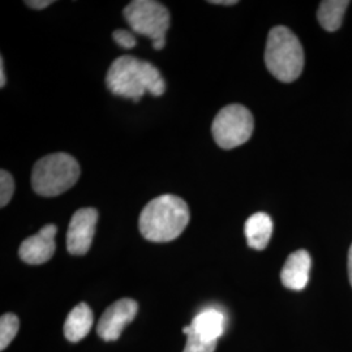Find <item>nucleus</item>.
I'll return each mask as SVG.
<instances>
[{
    "label": "nucleus",
    "instance_id": "nucleus-20",
    "mask_svg": "<svg viewBox=\"0 0 352 352\" xmlns=\"http://www.w3.org/2000/svg\"><path fill=\"white\" fill-rule=\"evenodd\" d=\"M4 71H6V67H4V59L1 58L0 59V87L1 88H4V85H6V74H4Z\"/></svg>",
    "mask_w": 352,
    "mask_h": 352
},
{
    "label": "nucleus",
    "instance_id": "nucleus-6",
    "mask_svg": "<svg viewBox=\"0 0 352 352\" xmlns=\"http://www.w3.org/2000/svg\"><path fill=\"white\" fill-rule=\"evenodd\" d=\"M254 120L251 111L241 104H228L214 118L212 135L222 149H234L251 139Z\"/></svg>",
    "mask_w": 352,
    "mask_h": 352
},
{
    "label": "nucleus",
    "instance_id": "nucleus-14",
    "mask_svg": "<svg viewBox=\"0 0 352 352\" xmlns=\"http://www.w3.org/2000/svg\"><path fill=\"white\" fill-rule=\"evenodd\" d=\"M350 6L347 0H324L320 3L317 11V20L327 32L340 29L343 16Z\"/></svg>",
    "mask_w": 352,
    "mask_h": 352
},
{
    "label": "nucleus",
    "instance_id": "nucleus-5",
    "mask_svg": "<svg viewBox=\"0 0 352 352\" xmlns=\"http://www.w3.org/2000/svg\"><path fill=\"white\" fill-rule=\"evenodd\" d=\"M123 13L135 33L151 38L155 50L164 49L166 33L171 23L170 12L164 4L155 0H133Z\"/></svg>",
    "mask_w": 352,
    "mask_h": 352
},
{
    "label": "nucleus",
    "instance_id": "nucleus-17",
    "mask_svg": "<svg viewBox=\"0 0 352 352\" xmlns=\"http://www.w3.org/2000/svg\"><path fill=\"white\" fill-rule=\"evenodd\" d=\"M13 193H14V180L12 175L8 171L1 170L0 171V206L1 208L10 204L12 200Z\"/></svg>",
    "mask_w": 352,
    "mask_h": 352
},
{
    "label": "nucleus",
    "instance_id": "nucleus-9",
    "mask_svg": "<svg viewBox=\"0 0 352 352\" xmlns=\"http://www.w3.org/2000/svg\"><path fill=\"white\" fill-rule=\"evenodd\" d=\"M56 232L58 228L55 225H46L41 228L38 234L24 240L19 248L21 260L29 265L47 263L56 250Z\"/></svg>",
    "mask_w": 352,
    "mask_h": 352
},
{
    "label": "nucleus",
    "instance_id": "nucleus-11",
    "mask_svg": "<svg viewBox=\"0 0 352 352\" xmlns=\"http://www.w3.org/2000/svg\"><path fill=\"white\" fill-rule=\"evenodd\" d=\"M225 315L214 308H208L196 316L189 325L193 334L205 342H217L225 333Z\"/></svg>",
    "mask_w": 352,
    "mask_h": 352
},
{
    "label": "nucleus",
    "instance_id": "nucleus-12",
    "mask_svg": "<svg viewBox=\"0 0 352 352\" xmlns=\"http://www.w3.org/2000/svg\"><path fill=\"white\" fill-rule=\"evenodd\" d=\"M94 316L88 304L80 302L67 316L64 324V336L71 342L84 340L91 330Z\"/></svg>",
    "mask_w": 352,
    "mask_h": 352
},
{
    "label": "nucleus",
    "instance_id": "nucleus-13",
    "mask_svg": "<svg viewBox=\"0 0 352 352\" xmlns=\"http://www.w3.org/2000/svg\"><path fill=\"white\" fill-rule=\"evenodd\" d=\"M244 232L248 245L253 250L263 251L272 238L273 221L266 213L252 214L245 222Z\"/></svg>",
    "mask_w": 352,
    "mask_h": 352
},
{
    "label": "nucleus",
    "instance_id": "nucleus-18",
    "mask_svg": "<svg viewBox=\"0 0 352 352\" xmlns=\"http://www.w3.org/2000/svg\"><path fill=\"white\" fill-rule=\"evenodd\" d=\"M113 39H115V42L120 46V47H123V49H133L135 46H136V37L131 33V32H128V30H124V29H118V30H115L113 34Z\"/></svg>",
    "mask_w": 352,
    "mask_h": 352
},
{
    "label": "nucleus",
    "instance_id": "nucleus-10",
    "mask_svg": "<svg viewBox=\"0 0 352 352\" xmlns=\"http://www.w3.org/2000/svg\"><path fill=\"white\" fill-rule=\"evenodd\" d=\"M311 254L305 250L291 253L280 272V280L286 289L300 291L309 282Z\"/></svg>",
    "mask_w": 352,
    "mask_h": 352
},
{
    "label": "nucleus",
    "instance_id": "nucleus-22",
    "mask_svg": "<svg viewBox=\"0 0 352 352\" xmlns=\"http://www.w3.org/2000/svg\"><path fill=\"white\" fill-rule=\"evenodd\" d=\"M349 278H350V283L352 286V244L349 251Z\"/></svg>",
    "mask_w": 352,
    "mask_h": 352
},
{
    "label": "nucleus",
    "instance_id": "nucleus-8",
    "mask_svg": "<svg viewBox=\"0 0 352 352\" xmlns=\"http://www.w3.org/2000/svg\"><path fill=\"white\" fill-rule=\"evenodd\" d=\"M139 311V304L133 299H120L111 304L104 314L97 327V334L106 342L116 340L124 327L131 324Z\"/></svg>",
    "mask_w": 352,
    "mask_h": 352
},
{
    "label": "nucleus",
    "instance_id": "nucleus-7",
    "mask_svg": "<svg viewBox=\"0 0 352 352\" xmlns=\"http://www.w3.org/2000/svg\"><path fill=\"white\" fill-rule=\"evenodd\" d=\"M98 221V212L93 208L78 209L71 218L67 231V250L74 256H84L91 247Z\"/></svg>",
    "mask_w": 352,
    "mask_h": 352
},
{
    "label": "nucleus",
    "instance_id": "nucleus-16",
    "mask_svg": "<svg viewBox=\"0 0 352 352\" xmlns=\"http://www.w3.org/2000/svg\"><path fill=\"white\" fill-rule=\"evenodd\" d=\"M183 333L187 336V343L183 352H214L217 342H205L190 331L189 327L183 329Z\"/></svg>",
    "mask_w": 352,
    "mask_h": 352
},
{
    "label": "nucleus",
    "instance_id": "nucleus-2",
    "mask_svg": "<svg viewBox=\"0 0 352 352\" xmlns=\"http://www.w3.org/2000/svg\"><path fill=\"white\" fill-rule=\"evenodd\" d=\"M188 222L187 202L174 195H162L148 202L142 209L139 230L146 240L167 243L179 238Z\"/></svg>",
    "mask_w": 352,
    "mask_h": 352
},
{
    "label": "nucleus",
    "instance_id": "nucleus-21",
    "mask_svg": "<svg viewBox=\"0 0 352 352\" xmlns=\"http://www.w3.org/2000/svg\"><path fill=\"white\" fill-rule=\"evenodd\" d=\"M209 3L215 4V6H235V4H238L236 0H213Z\"/></svg>",
    "mask_w": 352,
    "mask_h": 352
},
{
    "label": "nucleus",
    "instance_id": "nucleus-4",
    "mask_svg": "<svg viewBox=\"0 0 352 352\" xmlns=\"http://www.w3.org/2000/svg\"><path fill=\"white\" fill-rule=\"evenodd\" d=\"M80 164L67 153H54L41 158L33 167L32 187L43 197L59 196L77 183Z\"/></svg>",
    "mask_w": 352,
    "mask_h": 352
},
{
    "label": "nucleus",
    "instance_id": "nucleus-1",
    "mask_svg": "<svg viewBox=\"0 0 352 352\" xmlns=\"http://www.w3.org/2000/svg\"><path fill=\"white\" fill-rule=\"evenodd\" d=\"M106 84L115 96L135 102H139L146 91L160 97L166 90L164 77L158 68L132 55L113 60L106 75Z\"/></svg>",
    "mask_w": 352,
    "mask_h": 352
},
{
    "label": "nucleus",
    "instance_id": "nucleus-19",
    "mask_svg": "<svg viewBox=\"0 0 352 352\" xmlns=\"http://www.w3.org/2000/svg\"><path fill=\"white\" fill-rule=\"evenodd\" d=\"M54 1L52 0H28L25 1L26 6L33 8V10H43L51 6Z\"/></svg>",
    "mask_w": 352,
    "mask_h": 352
},
{
    "label": "nucleus",
    "instance_id": "nucleus-3",
    "mask_svg": "<svg viewBox=\"0 0 352 352\" xmlns=\"http://www.w3.org/2000/svg\"><path fill=\"white\" fill-rule=\"evenodd\" d=\"M267 71L282 82H292L302 75L304 51L299 38L286 26H274L267 36L265 49Z\"/></svg>",
    "mask_w": 352,
    "mask_h": 352
},
{
    "label": "nucleus",
    "instance_id": "nucleus-15",
    "mask_svg": "<svg viewBox=\"0 0 352 352\" xmlns=\"http://www.w3.org/2000/svg\"><path fill=\"white\" fill-rule=\"evenodd\" d=\"M19 317L13 314H6L0 318V350H6L19 331Z\"/></svg>",
    "mask_w": 352,
    "mask_h": 352
}]
</instances>
